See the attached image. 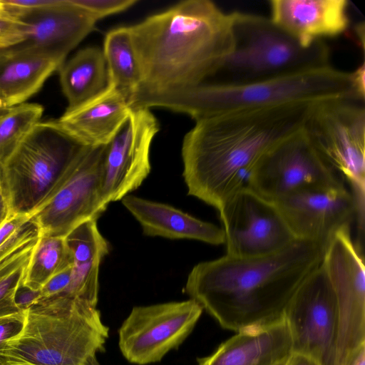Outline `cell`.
<instances>
[{
    "instance_id": "30bf717a",
    "label": "cell",
    "mask_w": 365,
    "mask_h": 365,
    "mask_svg": "<svg viewBox=\"0 0 365 365\" xmlns=\"http://www.w3.org/2000/svg\"><path fill=\"white\" fill-rule=\"evenodd\" d=\"M331 282L337 307L334 365H349L365 346V267L350 227L336 232L322 262Z\"/></svg>"
},
{
    "instance_id": "9c48e42d",
    "label": "cell",
    "mask_w": 365,
    "mask_h": 365,
    "mask_svg": "<svg viewBox=\"0 0 365 365\" xmlns=\"http://www.w3.org/2000/svg\"><path fill=\"white\" fill-rule=\"evenodd\" d=\"M106 146H82L49 194L30 215L40 236L65 237L89 220H97L107 206L102 198Z\"/></svg>"
},
{
    "instance_id": "2e32d148",
    "label": "cell",
    "mask_w": 365,
    "mask_h": 365,
    "mask_svg": "<svg viewBox=\"0 0 365 365\" xmlns=\"http://www.w3.org/2000/svg\"><path fill=\"white\" fill-rule=\"evenodd\" d=\"M5 8L9 15L30 26L23 42L5 51L40 54L61 64L95 29L98 21L78 0H56L52 4L34 9Z\"/></svg>"
},
{
    "instance_id": "7c38bea8",
    "label": "cell",
    "mask_w": 365,
    "mask_h": 365,
    "mask_svg": "<svg viewBox=\"0 0 365 365\" xmlns=\"http://www.w3.org/2000/svg\"><path fill=\"white\" fill-rule=\"evenodd\" d=\"M203 309L195 300L134 307L118 329V346L131 364L160 361L191 334Z\"/></svg>"
},
{
    "instance_id": "836d02e7",
    "label": "cell",
    "mask_w": 365,
    "mask_h": 365,
    "mask_svg": "<svg viewBox=\"0 0 365 365\" xmlns=\"http://www.w3.org/2000/svg\"><path fill=\"white\" fill-rule=\"evenodd\" d=\"M29 219V216L11 213L0 226V245L6 241Z\"/></svg>"
},
{
    "instance_id": "8d00e7d4",
    "label": "cell",
    "mask_w": 365,
    "mask_h": 365,
    "mask_svg": "<svg viewBox=\"0 0 365 365\" xmlns=\"http://www.w3.org/2000/svg\"><path fill=\"white\" fill-rule=\"evenodd\" d=\"M284 365H320L313 359L303 354L292 353L285 361Z\"/></svg>"
},
{
    "instance_id": "ac0fdd59",
    "label": "cell",
    "mask_w": 365,
    "mask_h": 365,
    "mask_svg": "<svg viewBox=\"0 0 365 365\" xmlns=\"http://www.w3.org/2000/svg\"><path fill=\"white\" fill-rule=\"evenodd\" d=\"M133 108L114 86L106 88L56 120L63 131L86 147L107 145L128 120Z\"/></svg>"
},
{
    "instance_id": "b9f144b4",
    "label": "cell",
    "mask_w": 365,
    "mask_h": 365,
    "mask_svg": "<svg viewBox=\"0 0 365 365\" xmlns=\"http://www.w3.org/2000/svg\"><path fill=\"white\" fill-rule=\"evenodd\" d=\"M10 108L6 107L1 101H0V115L6 113Z\"/></svg>"
},
{
    "instance_id": "ba28073f",
    "label": "cell",
    "mask_w": 365,
    "mask_h": 365,
    "mask_svg": "<svg viewBox=\"0 0 365 365\" xmlns=\"http://www.w3.org/2000/svg\"><path fill=\"white\" fill-rule=\"evenodd\" d=\"M364 102L334 98L314 103L302 128L317 151L349 184L361 232L365 202Z\"/></svg>"
},
{
    "instance_id": "ee69618b",
    "label": "cell",
    "mask_w": 365,
    "mask_h": 365,
    "mask_svg": "<svg viewBox=\"0 0 365 365\" xmlns=\"http://www.w3.org/2000/svg\"><path fill=\"white\" fill-rule=\"evenodd\" d=\"M286 360H287V359H286ZM286 360H285V361H286ZM285 361H281V362H279V363H278V364H275V365H284Z\"/></svg>"
},
{
    "instance_id": "8fae6325",
    "label": "cell",
    "mask_w": 365,
    "mask_h": 365,
    "mask_svg": "<svg viewBox=\"0 0 365 365\" xmlns=\"http://www.w3.org/2000/svg\"><path fill=\"white\" fill-rule=\"evenodd\" d=\"M343 186L344 178L317 151L302 129L265 153L247 182V187L272 202L301 190Z\"/></svg>"
},
{
    "instance_id": "6da1fadb",
    "label": "cell",
    "mask_w": 365,
    "mask_h": 365,
    "mask_svg": "<svg viewBox=\"0 0 365 365\" xmlns=\"http://www.w3.org/2000/svg\"><path fill=\"white\" fill-rule=\"evenodd\" d=\"M327 243L296 239L262 256L225 255L196 264L184 292L221 327L240 331L284 319L289 300L322 262Z\"/></svg>"
},
{
    "instance_id": "52a82bcc",
    "label": "cell",
    "mask_w": 365,
    "mask_h": 365,
    "mask_svg": "<svg viewBox=\"0 0 365 365\" xmlns=\"http://www.w3.org/2000/svg\"><path fill=\"white\" fill-rule=\"evenodd\" d=\"M81 148L56 120L36 123L2 166L10 212L30 217Z\"/></svg>"
},
{
    "instance_id": "8992f818",
    "label": "cell",
    "mask_w": 365,
    "mask_h": 365,
    "mask_svg": "<svg viewBox=\"0 0 365 365\" xmlns=\"http://www.w3.org/2000/svg\"><path fill=\"white\" fill-rule=\"evenodd\" d=\"M232 17V51L204 83L246 84L331 66L324 41L304 45L266 16L235 11Z\"/></svg>"
},
{
    "instance_id": "603a6c76",
    "label": "cell",
    "mask_w": 365,
    "mask_h": 365,
    "mask_svg": "<svg viewBox=\"0 0 365 365\" xmlns=\"http://www.w3.org/2000/svg\"><path fill=\"white\" fill-rule=\"evenodd\" d=\"M63 93L73 109L103 91L108 73L103 50L90 46L78 51L58 70Z\"/></svg>"
},
{
    "instance_id": "44dd1931",
    "label": "cell",
    "mask_w": 365,
    "mask_h": 365,
    "mask_svg": "<svg viewBox=\"0 0 365 365\" xmlns=\"http://www.w3.org/2000/svg\"><path fill=\"white\" fill-rule=\"evenodd\" d=\"M121 200L147 236L195 240L214 245L225 242L222 228L169 205L128 195Z\"/></svg>"
},
{
    "instance_id": "60d3db41",
    "label": "cell",
    "mask_w": 365,
    "mask_h": 365,
    "mask_svg": "<svg viewBox=\"0 0 365 365\" xmlns=\"http://www.w3.org/2000/svg\"><path fill=\"white\" fill-rule=\"evenodd\" d=\"M9 14L4 4L0 1V16Z\"/></svg>"
},
{
    "instance_id": "277c9868",
    "label": "cell",
    "mask_w": 365,
    "mask_h": 365,
    "mask_svg": "<svg viewBox=\"0 0 365 365\" xmlns=\"http://www.w3.org/2000/svg\"><path fill=\"white\" fill-rule=\"evenodd\" d=\"M334 98L365 101L353 73L331 66L240 85L202 83L197 86L137 97L138 107H161L196 120L216 115Z\"/></svg>"
},
{
    "instance_id": "9a60e30c",
    "label": "cell",
    "mask_w": 365,
    "mask_h": 365,
    "mask_svg": "<svg viewBox=\"0 0 365 365\" xmlns=\"http://www.w3.org/2000/svg\"><path fill=\"white\" fill-rule=\"evenodd\" d=\"M159 124L148 108H133L118 133L105 147L102 198L121 200L137 189L150 172V150Z\"/></svg>"
},
{
    "instance_id": "f1b7e54d",
    "label": "cell",
    "mask_w": 365,
    "mask_h": 365,
    "mask_svg": "<svg viewBox=\"0 0 365 365\" xmlns=\"http://www.w3.org/2000/svg\"><path fill=\"white\" fill-rule=\"evenodd\" d=\"M40 237L37 225L31 219L0 245V267Z\"/></svg>"
},
{
    "instance_id": "7402d4cb",
    "label": "cell",
    "mask_w": 365,
    "mask_h": 365,
    "mask_svg": "<svg viewBox=\"0 0 365 365\" xmlns=\"http://www.w3.org/2000/svg\"><path fill=\"white\" fill-rule=\"evenodd\" d=\"M61 66L40 54L0 51V101L7 108L24 103Z\"/></svg>"
},
{
    "instance_id": "7bdbcfd3",
    "label": "cell",
    "mask_w": 365,
    "mask_h": 365,
    "mask_svg": "<svg viewBox=\"0 0 365 365\" xmlns=\"http://www.w3.org/2000/svg\"><path fill=\"white\" fill-rule=\"evenodd\" d=\"M2 178V167L0 165V180Z\"/></svg>"
},
{
    "instance_id": "74e56055",
    "label": "cell",
    "mask_w": 365,
    "mask_h": 365,
    "mask_svg": "<svg viewBox=\"0 0 365 365\" xmlns=\"http://www.w3.org/2000/svg\"><path fill=\"white\" fill-rule=\"evenodd\" d=\"M353 73L355 83L360 93L365 96V66L363 63Z\"/></svg>"
},
{
    "instance_id": "4dcf8cb0",
    "label": "cell",
    "mask_w": 365,
    "mask_h": 365,
    "mask_svg": "<svg viewBox=\"0 0 365 365\" xmlns=\"http://www.w3.org/2000/svg\"><path fill=\"white\" fill-rule=\"evenodd\" d=\"M72 275V265L53 275L40 289L38 301L46 299L63 293L69 286Z\"/></svg>"
},
{
    "instance_id": "cb8c5ba5",
    "label": "cell",
    "mask_w": 365,
    "mask_h": 365,
    "mask_svg": "<svg viewBox=\"0 0 365 365\" xmlns=\"http://www.w3.org/2000/svg\"><path fill=\"white\" fill-rule=\"evenodd\" d=\"M108 84L114 86L129 101L139 90L142 74L128 26L109 31L103 42Z\"/></svg>"
},
{
    "instance_id": "e0dca14e",
    "label": "cell",
    "mask_w": 365,
    "mask_h": 365,
    "mask_svg": "<svg viewBox=\"0 0 365 365\" xmlns=\"http://www.w3.org/2000/svg\"><path fill=\"white\" fill-rule=\"evenodd\" d=\"M273 202L296 239L328 244L356 218L355 200L345 186L301 190Z\"/></svg>"
},
{
    "instance_id": "1f68e13d",
    "label": "cell",
    "mask_w": 365,
    "mask_h": 365,
    "mask_svg": "<svg viewBox=\"0 0 365 365\" xmlns=\"http://www.w3.org/2000/svg\"><path fill=\"white\" fill-rule=\"evenodd\" d=\"M26 311L0 318V346L21 331Z\"/></svg>"
},
{
    "instance_id": "5bb4252c",
    "label": "cell",
    "mask_w": 365,
    "mask_h": 365,
    "mask_svg": "<svg viewBox=\"0 0 365 365\" xmlns=\"http://www.w3.org/2000/svg\"><path fill=\"white\" fill-rule=\"evenodd\" d=\"M218 211L227 255H266L296 240L275 203L247 186L234 193Z\"/></svg>"
},
{
    "instance_id": "d4e9b609",
    "label": "cell",
    "mask_w": 365,
    "mask_h": 365,
    "mask_svg": "<svg viewBox=\"0 0 365 365\" xmlns=\"http://www.w3.org/2000/svg\"><path fill=\"white\" fill-rule=\"evenodd\" d=\"M72 264L65 237L40 236L21 284L34 290H40L50 278Z\"/></svg>"
},
{
    "instance_id": "3957f363",
    "label": "cell",
    "mask_w": 365,
    "mask_h": 365,
    "mask_svg": "<svg viewBox=\"0 0 365 365\" xmlns=\"http://www.w3.org/2000/svg\"><path fill=\"white\" fill-rule=\"evenodd\" d=\"M128 28L142 74L131 100L206 83L233 48L232 13L209 0L179 2Z\"/></svg>"
},
{
    "instance_id": "7a4b0ae2",
    "label": "cell",
    "mask_w": 365,
    "mask_h": 365,
    "mask_svg": "<svg viewBox=\"0 0 365 365\" xmlns=\"http://www.w3.org/2000/svg\"><path fill=\"white\" fill-rule=\"evenodd\" d=\"M312 104L243 110L196 120L182 145L188 195L218 210L247 186L265 153L303 128Z\"/></svg>"
},
{
    "instance_id": "f35d334b",
    "label": "cell",
    "mask_w": 365,
    "mask_h": 365,
    "mask_svg": "<svg viewBox=\"0 0 365 365\" xmlns=\"http://www.w3.org/2000/svg\"><path fill=\"white\" fill-rule=\"evenodd\" d=\"M349 365H365V346L359 350Z\"/></svg>"
},
{
    "instance_id": "e575fe53",
    "label": "cell",
    "mask_w": 365,
    "mask_h": 365,
    "mask_svg": "<svg viewBox=\"0 0 365 365\" xmlns=\"http://www.w3.org/2000/svg\"><path fill=\"white\" fill-rule=\"evenodd\" d=\"M56 0H0L6 7L17 9H34L48 6Z\"/></svg>"
},
{
    "instance_id": "ffe728a7",
    "label": "cell",
    "mask_w": 365,
    "mask_h": 365,
    "mask_svg": "<svg viewBox=\"0 0 365 365\" xmlns=\"http://www.w3.org/2000/svg\"><path fill=\"white\" fill-rule=\"evenodd\" d=\"M292 340L284 319L249 328L222 343L198 365H275L292 354Z\"/></svg>"
},
{
    "instance_id": "d6986e66",
    "label": "cell",
    "mask_w": 365,
    "mask_h": 365,
    "mask_svg": "<svg viewBox=\"0 0 365 365\" xmlns=\"http://www.w3.org/2000/svg\"><path fill=\"white\" fill-rule=\"evenodd\" d=\"M272 21L304 45L337 36L349 26L346 0H272Z\"/></svg>"
},
{
    "instance_id": "4316f807",
    "label": "cell",
    "mask_w": 365,
    "mask_h": 365,
    "mask_svg": "<svg viewBox=\"0 0 365 365\" xmlns=\"http://www.w3.org/2000/svg\"><path fill=\"white\" fill-rule=\"evenodd\" d=\"M96 222L95 219L87 220L65 237L73 263L101 262L108 253V243L100 233Z\"/></svg>"
},
{
    "instance_id": "ab89813d",
    "label": "cell",
    "mask_w": 365,
    "mask_h": 365,
    "mask_svg": "<svg viewBox=\"0 0 365 365\" xmlns=\"http://www.w3.org/2000/svg\"><path fill=\"white\" fill-rule=\"evenodd\" d=\"M354 29L356 31V35L357 36L359 40L361 41V44L363 50H364V23L361 22L357 24L354 26Z\"/></svg>"
},
{
    "instance_id": "d590c367",
    "label": "cell",
    "mask_w": 365,
    "mask_h": 365,
    "mask_svg": "<svg viewBox=\"0 0 365 365\" xmlns=\"http://www.w3.org/2000/svg\"><path fill=\"white\" fill-rule=\"evenodd\" d=\"M10 214L11 212L8 197L2 182L1 178L0 180V226L7 219Z\"/></svg>"
},
{
    "instance_id": "83f0119b",
    "label": "cell",
    "mask_w": 365,
    "mask_h": 365,
    "mask_svg": "<svg viewBox=\"0 0 365 365\" xmlns=\"http://www.w3.org/2000/svg\"><path fill=\"white\" fill-rule=\"evenodd\" d=\"M38 239L0 267V318L22 312L16 304L15 294Z\"/></svg>"
},
{
    "instance_id": "484cf974",
    "label": "cell",
    "mask_w": 365,
    "mask_h": 365,
    "mask_svg": "<svg viewBox=\"0 0 365 365\" xmlns=\"http://www.w3.org/2000/svg\"><path fill=\"white\" fill-rule=\"evenodd\" d=\"M42 106L21 103L0 115V165L2 167L34 126L40 121Z\"/></svg>"
},
{
    "instance_id": "d6a6232c",
    "label": "cell",
    "mask_w": 365,
    "mask_h": 365,
    "mask_svg": "<svg viewBox=\"0 0 365 365\" xmlns=\"http://www.w3.org/2000/svg\"><path fill=\"white\" fill-rule=\"evenodd\" d=\"M40 297V290H34L21 284L16 292L15 302L21 311L25 312L32 307Z\"/></svg>"
},
{
    "instance_id": "f6af8a7d",
    "label": "cell",
    "mask_w": 365,
    "mask_h": 365,
    "mask_svg": "<svg viewBox=\"0 0 365 365\" xmlns=\"http://www.w3.org/2000/svg\"><path fill=\"white\" fill-rule=\"evenodd\" d=\"M97 365H100V364H97Z\"/></svg>"
},
{
    "instance_id": "4fadbf2b",
    "label": "cell",
    "mask_w": 365,
    "mask_h": 365,
    "mask_svg": "<svg viewBox=\"0 0 365 365\" xmlns=\"http://www.w3.org/2000/svg\"><path fill=\"white\" fill-rule=\"evenodd\" d=\"M284 319L291 336L292 353L309 356L320 365H334L337 307L322 263L295 291Z\"/></svg>"
},
{
    "instance_id": "5b68a950",
    "label": "cell",
    "mask_w": 365,
    "mask_h": 365,
    "mask_svg": "<svg viewBox=\"0 0 365 365\" xmlns=\"http://www.w3.org/2000/svg\"><path fill=\"white\" fill-rule=\"evenodd\" d=\"M108 327L97 306L81 299L33 306L21 331L0 346V365H97Z\"/></svg>"
},
{
    "instance_id": "f546056e",
    "label": "cell",
    "mask_w": 365,
    "mask_h": 365,
    "mask_svg": "<svg viewBox=\"0 0 365 365\" xmlns=\"http://www.w3.org/2000/svg\"><path fill=\"white\" fill-rule=\"evenodd\" d=\"M30 26L9 14L0 16V51L16 46L27 37Z\"/></svg>"
}]
</instances>
